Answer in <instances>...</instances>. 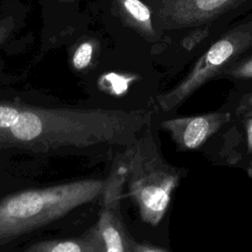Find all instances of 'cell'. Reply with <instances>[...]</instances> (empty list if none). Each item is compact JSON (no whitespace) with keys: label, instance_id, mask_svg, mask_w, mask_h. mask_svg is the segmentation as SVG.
I'll return each instance as SVG.
<instances>
[{"label":"cell","instance_id":"cell-12","mask_svg":"<svg viewBox=\"0 0 252 252\" xmlns=\"http://www.w3.org/2000/svg\"><path fill=\"white\" fill-rule=\"evenodd\" d=\"M209 34V28H198L192 32L188 33L182 40L181 44L186 50L193 49L200 41H202Z\"/></svg>","mask_w":252,"mask_h":252},{"label":"cell","instance_id":"cell-14","mask_svg":"<svg viewBox=\"0 0 252 252\" xmlns=\"http://www.w3.org/2000/svg\"><path fill=\"white\" fill-rule=\"evenodd\" d=\"M15 27L14 19L7 17L0 21V45L7 39Z\"/></svg>","mask_w":252,"mask_h":252},{"label":"cell","instance_id":"cell-11","mask_svg":"<svg viewBox=\"0 0 252 252\" xmlns=\"http://www.w3.org/2000/svg\"><path fill=\"white\" fill-rule=\"evenodd\" d=\"M226 74L236 79H252V57L230 66Z\"/></svg>","mask_w":252,"mask_h":252},{"label":"cell","instance_id":"cell-2","mask_svg":"<svg viewBox=\"0 0 252 252\" xmlns=\"http://www.w3.org/2000/svg\"><path fill=\"white\" fill-rule=\"evenodd\" d=\"M105 184L106 179L85 178L4 196L0 199V245L100 199Z\"/></svg>","mask_w":252,"mask_h":252},{"label":"cell","instance_id":"cell-17","mask_svg":"<svg viewBox=\"0 0 252 252\" xmlns=\"http://www.w3.org/2000/svg\"><path fill=\"white\" fill-rule=\"evenodd\" d=\"M250 171L252 172V165H251V167H250Z\"/></svg>","mask_w":252,"mask_h":252},{"label":"cell","instance_id":"cell-6","mask_svg":"<svg viewBox=\"0 0 252 252\" xmlns=\"http://www.w3.org/2000/svg\"><path fill=\"white\" fill-rule=\"evenodd\" d=\"M159 18L173 28L203 25L246 0H155Z\"/></svg>","mask_w":252,"mask_h":252},{"label":"cell","instance_id":"cell-8","mask_svg":"<svg viewBox=\"0 0 252 252\" xmlns=\"http://www.w3.org/2000/svg\"><path fill=\"white\" fill-rule=\"evenodd\" d=\"M22 252H106V248L95 223L78 237L40 240L30 244Z\"/></svg>","mask_w":252,"mask_h":252},{"label":"cell","instance_id":"cell-4","mask_svg":"<svg viewBox=\"0 0 252 252\" xmlns=\"http://www.w3.org/2000/svg\"><path fill=\"white\" fill-rule=\"evenodd\" d=\"M252 45V25L226 32L203 54L188 75L171 91L158 97L160 108L171 110L203 84L225 69L238 55Z\"/></svg>","mask_w":252,"mask_h":252},{"label":"cell","instance_id":"cell-5","mask_svg":"<svg viewBox=\"0 0 252 252\" xmlns=\"http://www.w3.org/2000/svg\"><path fill=\"white\" fill-rule=\"evenodd\" d=\"M127 169L122 159L111 169L103 194L96 225L105 244L106 252H131L130 236L121 212Z\"/></svg>","mask_w":252,"mask_h":252},{"label":"cell","instance_id":"cell-1","mask_svg":"<svg viewBox=\"0 0 252 252\" xmlns=\"http://www.w3.org/2000/svg\"><path fill=\"white\" fill-rule=\"evenodd\" d=\"M140 111L50 108L0 101V149L51 154L96 146H123L137 139Z\"/></svg>","mask_w":252,"mask_h":252},{"label":"cell","instance_id":"cell-13","mask_svg":"<svg viewBox=\"0 0 252 252\" xmlns=\"http://www.w3.org/2000/svg\"><path fill=\"white\" fill-rule=\"evenodd\" d=\"M130 248L131 252H167L163 248L145 242H139L132 235L130 236Z\"/></svg>","mask_w":252,"mask_h":252},{"label":"cell","instance_id":"cell-3","mask_svg":"<svg viewBox=\"0 0 252 252\" xmlns=\"http://www.w3.org/2000/svg\"><path fill=\"white\" fill-rule=\"evenodd\" d=\"M127 174L128 196L132 199L141 220L157 226L163 219L179 175L160 162L149 135L125 147L122 156Z\"/></svg>","mask_w":252,"mask_h":252},{"label":"cell","instance_id":"cell-7","mask_svg":"<svg viewBox=\"0 0 252 252\" xmlns=\"http://www.w3.org/2000/svg\"><path fill=\"white\" fill-rule=\"evenodd\" d=\"M230 120L228 112H214L164 120L160 126L170 133L175 144L183 150L201 147L223 124Z\"/></svg>","mask_w":252,"mask_h":252},{"label":"cell","instance_id":"cell-15","mask_svg":"<svg viewBox=\"0 0 252 252\" xmlns=\"http://www.w3.org/2000/svg\"><path fill=\"white\" fill-rule=\"evenodd\" d=\"M246 134H247V148L249 152H252V118L246 122Z\"/></svg>","mask_w":252,"mask_h":252},{"label":"cell","instance_id":"cell-10","mask_svg":"<svg viewBox=\"0 0 252 252\" xmlns=\"http://www.w3.org/2000/svg\"><path fill=\"white\" fill-rule=\"evenodd\" d=\"M94 46L91 42L86 41L79 45L73 55V66L77 70H82L87 68L93 58Z\"/></svg>","mask_w":252,"mask_h":252},{"label":"cell","instance_id":"cell-9","mask_svg":"<svg viewBox=\"0 0 252 252\" xmlns=\"http://www.w3.org/2000/svg\"><path fill=\"white\" fill-rule=\"evenodd\" d=\"M119 3L127 18L139 31L148 36L154 35L152 15L146 4L141 0H119Z\"/></svg>","mask_w":252,"mask_h":252},{"label":"cell","instance_id":"cell-16","mask_svg":"<svg viewBox=\"0 0 252 252\" xmlns=\"http://www.w3.org/2000/svg\"><path fill=\"white\" fill-rule=\"evenodd\" d=\"M246 107L252 110V96L247 99V101H246Z\"/></svg>","mask_w":252,"mask_h":252}]
</instances>
